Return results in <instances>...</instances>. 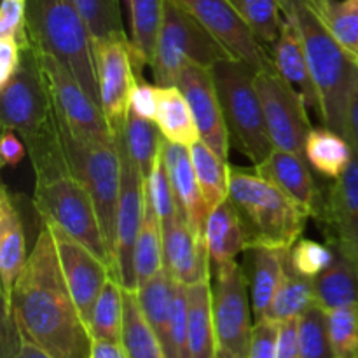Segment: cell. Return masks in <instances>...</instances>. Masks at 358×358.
Masks as SVG:
<instances>
[{"label":"cell","mask_w":358,"mask_h":358,"mask_svg":"<svg viewBox=\"0 0 358 358\" xmlns=\"http://www.w3.org/2000/svg\"><path fill=\"white\" fill-rule=\"evenodd\" d=\"M3 311H13L21 334L52 358H91L93 336L66 287L44 220Z\"/></svg>","instance_id":"6da1fadb"},{"label":"cell","mask_w":358,"mask_h":358,"mask_svg":"<svg viewBox=\"0 0 358 358\" xmlns=\"http://www.w3.org/2000/svg\"><path fill=\"white\" fill-rule=\"evenodd\" d=\"M35 171L34 203L42 220L83 241L112 268L114 262L98 219L96 206L86 185L70 168L56 128L48 135L24 143Z\"/></svg>","instance_id":"7a4b0ae2"},{"label":"cell","mask_w":358,"mask_h":358,"mask_svg":"<svg viewBox=\"0 0 358 358\" xmlns=\"http://www.w3.org/2000/svg\"><path fill=\"white\" fill-rule=\"evenodd\" d=\"M280 9L296 24L317 87L322 124L346 136L350 98L358 80V63L338 41L308 0H280Z\"/></svg>","instance_id":"3957f363"},{"label":"cell","mask_w":358,"mask_h":358,"mask_svg":"<svg viewBox=\"0 0 358 358\" xmlns=\"http://www.w3.org/2000/svg\"><path fill=\"white\" fill-rule=\"evenodd\" d=\"M31 48L58 59L100 105L94 38L76 0H27Z\"/></svg>","instance_id":"277c9868"},{"label":"cell","mask_w":358,"mask_h":358,"mask_svg":"<svg viewBox=\"0 0 358 358\" xmlns=\"http://www.w3.org/2000/svg\"><path fill=\"white\" fill-rule=\"evenodd\" d=\"M229 199L247 224L252 247L268 245L290 250L310 219L299 203L254 170L231 168Z\"/></svg>","instance_id":"5b68a950"},{"label":"cell","mask_w":358,"mask_h":358,"mask_svg":"<svg viewBox=\"0 0 358 358\" xmlns=\"http://www.w3.org/2000/svg\"><path fill=\"white\" fill-rule=\"evenodd\" d=\"M210 70L215 80L231 143H234L254 166L262 163L275 147L266 128L261 98L255 87V70L234 58L222 59Z\"/></svg>","instance_id":"8992f818"},{"label":"cell","mask_w":358,"mask_h":358,"mask_svg":"<svg viewBox=\"0 0 358 358\" xmlns=\"http://www.w3.org/2000/svg\"><path fill=\"white\" fill-rule=\"evenodd\" d=\"M227 58L233 56L189 10L177 0H164L163 23L150 63L156 86H177L178 73L187 62L212 69Z\"/></svg>","instance_id":"52a82bcc"},{"label":"cell","mask_w":358,"mask_h":358,"mask_svg":"<svg viewBox=\"0 0 358 358\" xmlns=\"http://www.w3.org/2000/svg\"><path fill=\"white\" fill-rule=\"evenodd\" d=\"M58 128L70 168L86 185L96 206L98 219L114 262L115 217L121 191V159L117 147L115 142H101L73 135L59 121Z\"/></svg>","instance_id":"ba28073f"},{"label":"cell","mask_w":358,"mask_h":358,"mask_svg":"<svg viewBox=\"0 0 358 358\" xmlns=\"http://www.w3.org/2000/svg\"><path fill=\"white\" fill-rule=\"evenodd\" d=\"M0 90L3 129L16 131L28 143L56 128V112L48 80L34 48L24 49L17 70Z\"/></svg>","instance_id":"9c48e42d"},{"label":"cell","mask_w":358,"mask_h":358,"mask_svg":"<svg viewBox=\"0 0 358 358\" xmlns=\"http://www.w3.org/2000/svg\"><path fill=\"white\" fill-rule=\"evenodd\" d=\"M254 80L273 147L306 157L304 147L313 128L304 98L280 76L273 63L255 70Z\"/></svg>","instance_id":"30bf717a"},{"label":"cell","mask_w":358,"mask_h":358,"mask_svg":"<svg viewBox=\"0 0 358 358\" xmlns=\"http://www.w3.org/2000/svg\"><path fill=\"white\" fill-rule=\"evenodd\" d=\"M121 159V191H119L117 217H115L114 276L122 289L136 292L135 245L145 213V178L131 159L124 142V129L114 135Z\"/></svg>","instance_id":"8fae6325"},{"label":"cell","mask_w":358,"mask_h":358,"mask_svg":"<svg viewBox=\"0 0 358 358\" xmlns=\"http://www.w3.org/2000/svg\"><path fill=\"white\" fill-rule=\"evenodd\" d=\"M213 269V320L219 348L234 358H247L254 327L248 278L236 261L215 266Z\"/></svg>","instance_id":"7c38bea8"},{"label":"cell","mask_w":358,"mask_h":358,"mask_svg":"<svg viewBox=\"0 0 358 358\" xmlns=\"http://www.w3.org/2000/svg\"><path fill=\"white\" fill-rule=\"evenodd\" d=\"M37 52V51H35ZM51 93L56 117L73 135L83 138L114 142L110 124L100 105L90 96L83 84L62 63L49 55L37 52Z\"/></svg>","instance_id":"4fadbf2b"},{"label":"cell","mask_w":358,"mask_h":358,"mask_svg":"<svg viewBox=\"0 0 358 358\" xmlns=\"http://www.w3.org/2000/svg\"><path fill=\"white\" fill-rule=\"evenodd\" d=\"M94 65H96L100 107L110 124L112 135L122 131L129 112L135 77V55L131 41L126 34L108 35L94 41Z\"/></svg>","instance_id":"5bb4252c"},{"label":"cell","mask_w":358,"mask_h":358,"mask_svg":"<svg viewBox=\"0 0 358 358\" xmlns=\"http://www.w3.org/2000/svg\"><path fill=\"white\" fill-rule=\"evenodd\" d=\"M185 10L192 14L233 58L245 62L254 70L271 65L264 44L257 41L243 17L238 14L231 0H177Z\"/></svg>","instance_id":"9a60e30c"},{"label":"cell","mask_w":358,"mask_h":358,"mask_svg":"<svg viewBox=\"0 0 358 358\" xmlns=\"http://www.w3.org/2000/svg\"><path fill=\"white\" fill-rule=\"evenodd\" d=\"M48 224V222H45ZM55 240L63 278L86 324L105 283L114 276L112 268L90 247L59 227L48 224Z\"/></svg>","instance_id":"2e32d148"},{"label":"cell","mask_w":358,"mask_h":358,"mask_svg":"<svg viewBox=\"0 0 358 358\" xmlns=\"http://www.w3.org/2000/svg\"><path fill=\"white\" fill-rule=\"evenodd\" d=\"M177 86L184 93L194 115L199 140L212 147L222 159H227L231 138L212 70L198 63L187 62L178 73Z\"/></svg>","instance_id":"e0dca14e"},{"label":"cell","mask_w":358,"mask_h":358,"mask_svg":"<svg viewBox=\"0 0 358 358\" xmlns=\"http://www.w3.org/2000/svg\"><path fill=\"white\" fill-rule=\"evenodd\" d=\"M164 268L184 285L210 278V255L205 234L189 226L184 215L163 222Z\"/></svg>","instance_id":"ac0fdd59"},{"label":"cell","mask_w":358,"mask_h":358,"mask_svg":"<svg viewBox=\"0 0 358 358\" xmlns=\"http://www.w3.org/2000/svg\"><path fill=\"white\" fill-rule=\"evenodd\" d=\"M318 219L331 227L332 247L341 248L358 262V156L355 152L345 173L336 178L329 189Z\"/></svg>","instance_id":"d6986e66"},{"label":"cell","mask_w":358,"mask_h":358,"mask_svg":"<svg viewBox=\"0 0 358 358\" xmlns=\"http://www.w3.org/2000/svg\"><path fill=\"white\" fill-rule=\"evenodd\" d=\"M254 171L282 189L294 201L299 203L310 213V217L318 219L322 215L325 198L315 184L306 157L287 150L273 149L262 163L255 164Z\"/></svg>","instance_id":"ffe728a7"},{"label":"cell","mask_w":358,"mask_h":358,"mask_svg":"<svg viewBox=\"0 0 358 358\" xmlns=\"http://www.w3.org/2000/svg\"><path fill=\"white\" fill-rule=\"evenodd\" d=\"M161 152H163L164 164H166L171 187H173L182 215L185 217L189 226L196 233L205 234V224L210 215V210L206 206L205 198H203L198 177H196L194 166H192L191 150L180 143L168 142L163 136Z\"/></svg>","instance_id":"44dd1931"},{"label":"cell","mask_w":358,"mask_h":358,"mask_svg":"<svg viewBox=\"0 0 358 358\" xmlns=\"http://www.w3.org/2000/svg\"><path fill=\"white\" fill-rule=\"evenodd\" d=\"M271 59L280 76L304 98L308 108L320 115L317 87H315L313 77H311L310 66H308L303 41H301L296 24L285 16H283L280 37L271 45Z\"/></svg>","instance_id":"7402d4cb"},{"label":"cell","mask_w":358,"mask_h":358,"mask_svg":"<svg viewBox=\"0 0 358 358\" xmlns=\"http://www.w3.org/2000/svg\"><path fill=\"white\" fill-rule=\"evenodd\" d=\"M205 243L213 268L236 261L238 254L252 247L247 224L229 198L210 212L205 224Z\"/></svg>","instance_id":"603a6c76"},{"label":"cell","mask_w":358,"mask_h":358,"mask_svg":"<svg viewBox=\"0 0 358 358\" xmlns=\"http://www.w3.org/2000/svg\"><path fill=\"white\" fill-rule=\"evenodd\" d=\"M27 243L24 229L14 199L3 185L0 191V280L2 301L9 303L17 278L27 266Z\"/></svg>","instance_id":"cb8c5ba5"},{"label":"cell","mask_w":358,"mask_h":358,"mask_svg":"<svg viewBox=\"0 0 358 358\" xmlns=\"http://www.w3.org/2000/svg\"><path fill=\"white\" fill-rule=\"evenodd\" d=\"M289 252L285 248L254 245L247 250V261L250 262V299L254 322L268 317L275 294L283 278Z\"/></svg>","instance_id":"d4e9b609"},{"label":"cell","mask_w":358,"mask_h":358,"mask_svg":"<svg viewBox=\"0 0 358 358\" xmlns=\"http://www.w3.org/2000/svg\"><path fill=\"white\" fill-rule=\"evenodd\" d=\"M187 287L189 346L192 358H215L219 343L213 320L212 280L192 283Z\"/></svg>","instance_id":"484cf974"},{"label":"cell","mask_w":358,"mask_h":358,"mask_svg":"<svg viewBox=\"0 0 358 358\" xmlns=\"http://www.w3.org/2000/svg\"><path fill=\"white\" fill-rule=\"evenodd\" d=\"M336 248V247H334ZM317 306L325 311L358 304V262L341 248H336L331 268L315 278Z\"/></svg>","instance_id":"4316f807"},{"label":"cell","mask_w":358,"mask_h":358,"mask_svg":"<svg viewBox=\"0 0 358 358\" xmlns=\"http://www.w3.org/2000/svg\"><path fill=\"white\" fill-rule=\"evenodd\" d=\"M154 122L168 142L191 147L199 140L194 115L178 86H157V112Z\"/></svg>","instance_id":"83f0119b"},{"label":"cell","mask_w":358,"mask_h":358,"mask_svg":"<svg viewBox=\"0 0 358 358\" xmlns=\"http://www.w3.org/2000/svg\"><path fill=\"white\" fill-rule=\"evenodd\" d=\"M306 161L311 168L318 171L322 177L336 178L341 177L353 161V149L348 138L331 128H313L306 138Z\"/></svg>","instance_id":"f1b7e54d"},{"label":"cell","mask_w":358,"mask_h":358,"mask_svg":"<svg viewBox=\"0 0 358 358\" xmlns=\"http://www.w3.org/2000/svg\"><path fill=\"white\" fill-rule=\"evenodd\" d=\"M173 276L164 268L154 278L145 282L136 289V299L145 315L147 322L156 332L157 339L163 345L164 353H168L170 345V322H171V304H173ZM168 358V357H166Z\"/></svg>","instance_id":"f546056e"},{"label":"cell","mask_w":358,"mask_h":358,"mask_svg":"<svg viewBox=\"0 0 358 358\" xmlns=\"http://www.w3.org/2000/svg\"><path fill=\"white\" fill-rule=\"evenodd\" d=\"M129 21H131V48L136 69L150 65L156 55L157 38L163 23L164 0H129Z\"/></svg>","instance_id":"4dcf8cb0"},{"label":"cell","mask_w":358,"mask_h":358,"mask_svg":"<svg viewBox=\"0 0 358 358\" xmlns=\"http://www.w3.org/2000/svg\"><path fill=\"white\" fill-rule=\"evenodd\" d=\"M189 150H191L192 166H194L198 184L201 187V194L212 212L229 198L231 168L227 166V159H222L203 140L192 143Z\"/></svg>","instance_id":"1f68e13d"},{"label":"cell","mask_w":358,"mask_h":358,"mask_svg":"<svg viewBox=\"0 0 358 358\" xmlns=\"http://www.w3.org/2000/svg\"><path fill=\"white\" fill-rule=\"evenodd\" d=\"M313 306H317L315 278L301 275L287 259L283 278L266 318H273L276 322L292 320V318H299Z\"/></svg>","instance_id":"d6a6232c"},{"label":"cell","mask_w":358,"mask_h":358,"mask_svg":"<svg viewBox=\"0 0 358 358\" xmlns=\"http://www.w3.org/2000/svg\"><path fill=\"white\" fill-rule=\"evenodd\" d=\"M135 278L136 289L149 282L150 278L164 269V250H163V222L157 217L156 210L150 205L145 192V213L140 227L138 240L135 245Z\"/></svg>","instance_id":"836d02e7"},{"label":"cell","mask_w":358,"mask_h":358,"mask_svg":"<svg viewBox=\"0 0 358 358\" xmlns=\"http://www.w3.org/2000/svg\"><path fill=\"white\" fill-rule=\"evenodd\" d=\"M122 345L128 358H166L163 345L147 322L135 292L124 290Z\"/></svg>","instance_id":"e575fe53"},{"label":"cell","mask_w":358,"mask_h":358,"mask_svg":"<svg viewBox=\"0 0 358 358\" xmlns=\"http://www.w3.org/2000/svg\"><path fill=\"white\" fill-rule=\"evenodd\" d=\"M93 339L122 341L124 327V289L115 276H110L98 296L87 322Z\"/></svg>","instance_id":"d590c367"},{"label":"cell","mask_w":358,"mask_h":358,"mask_svg":"<svg viewBox=\"0 0 358 358\" xmlns=\"http://www.w3.org/2000/svg\"><path fill=\"white\" fill-rule=\"evenodd\" d=\"M320 20L358 63V0H308Z\"/></svg>","instance_id":"8d00e7d4"},{"label":"cell","mask_w":358,"mask_h":358,"mask_svg":"<svg viewBox=\"0 0 358 358\" xmlns=\"http://www.w3.org/2000/svg\"><path fill=\"white\" fill-rule=\"evenodd\" d=\"M124 142L129 156L138 166L142 177L147 180L154 163H156V157L161 152L163 135H161L159 128L150 119L140 117L138 114L129 110L124 126Z\"/></svg>","instance_id":"74e56055"},{"label":"cell","mask_w":358,"mask_h":358,"mask_svg":"<svg viewBox=\"0 0 358 358\" xmlns=\"http://www.w3.org/2000/svg\"><path fill=\"white\" fill-rule=\"evenodd\" d=\"M259 42L271 48L280 37L283 14L280 0H231Z\"/></svg>","instance_id":"f35d334b"},{"label":"cell","mask_w":358,"mask_h":358,"mask_svg":"<svg viewBox=\"0 0 358 358\" xmlns=\"http://www.w3.org/2000/svg\"><path fill=\"white\" fill-rule=\"evenodd\" d=\"M299 350L301 358H334L324 308L313 306L299 317Z\"/></svg>","instance_id":"ab89813d"},{"label":"cell","mask_w":358,"mask_h":358,"mask_svg":"<svg viewBox=\"0 0 358 358\" xmlns=\"http://www.w3.org/2000/svg\"><path fill=\"white\" fill-rule=\"evenodd\" d=\"M334 358H358V304L327 311Z\"/></svg>","instance_id":"60d3db41"},{"label":"cell","mask_w":358,"mask_h":358,"mask_svg":"<svg viewBox=\"0 0 358 358\" xmlns=\"http://www.w3.org/2000/svg\"><path fill=\"white\" fill-rule=\"evenodd\" d=\"M161 145H163V143H161ZM145 192L150 205L154 206L157 217L161 219V222H166V220L173 219V217L182 215L180 208H178L177 198H175L173 187H171V180L170 175H168L166 164H164L163 152H159V156L156 157L152 171H150V175L147 177Z\"/></svg>","instance_id":"b9f144b4"},{"label":"cell","mask_w":358,"mask_h":358,"mask_svg":"<svg viewBox=\"0 0 358 358\" xmlns=\"http://www.w3.org/2000/svg\"><path fill=\"white\" fill-rule=\"evenodd\" d=\"M76 3L86 20L94 41L108 35L126 34L119 0H76Z\"/></svg>","instance_id":"7bdbcfd3"},{"label":"cell","mask_w":358,"mask_h":358,"mask_svg":"<svg viewBox=\"0 0 358 358\" xmlns=\"http://www.w3.org/2000/svg\"><path fill=\"white\" fill-rule=\"evenodd\" d=\"M336 259V248L327 247L324 243H318L313 240H297L296 245L290 248L289 252V261L290 264L299 271L301 275L310 276V278H317Z\"/></svg>","instance_id":"ee69618b"},{"label":"cell","mask_w":358,"mask_h":358,"mask_svg":"<svg viewBox=\"0 0 358 358\" xmlns=\"http://www.w3.org/2000/svg\"><path fill=\"white\" fill-rule=\"evenodd\" d=\"M0 37L14 38L23 51L31 48L27 31V0H3L0 10Z\"/></svg>","instance_id":"f6af8a7d"},{"label":"cell","mask_w":358,"mask_h":358,"mask_svg":"<svg viewBox=\"0 0 358 358\" xmlns=\"http://www.w3.org/2000/svg\"><path fill=\"white\" fill-rule=\"evenodd\" d=\"M278 334L280 322L273 320V318L255 320L254 327H252L247 358H276Z\"/></svg>","instance_id":"bcb514c9"},{"label":"cell","mask_w":358,"mask_h":358,"mask_svg":"<svg viewBox=\"0 0 358 358\" xmlns=\"http://www.w3.org/2000/svg\"><path fill=\"white\" fill-rule=\"evenodd\" d=\"M129 110L138 114L140 117L156 121L157 112V86L145 83V80H136L133 87L131 100H129Z\"/></svg>","instance_id":"7dc6e473"},{"label":"cell","mask_w":358,"mask_h":358,"mask_svg":"<svg viewBox=\"0 0 358 358\" xmlns=\"http://www.w3.org/2000/svg\"><path fill=\"white\" fill-rule=\"evenodd\" d=\"M23 56V48L14 38L0 37V87L9 83L17 70Z\"/></svg>","instance_id":"c3c4849f"},{"label":"cell","mask_w":358,"mask_h":358,"mask_svg":"<svg viewBox=\"0 0 358 358\" xmlns=\"http://www.w3.org/2000/svg\"><path fill=\"white\" fill-rule=\"evenodd\" d=\"M276 358H301L299 350V318L280 322Z\"/></svg>","instance_id":"681fc988"},{"label":"cell","mask_w":358,"mask_h":358,"mask_svg":"<svg viewBox=\"0 0 358 358\" xmlns=\"http://www.w3.org/2000/svg\"><path fill=\"white\" fill-rule=\"evenodd\" d=\"M24 154H27V145L20 138V135L16 131H10V129H3L2 143H0L2 163L6 166H16V164L21 163Z\"/></svg>","instance_id":"f907efd6"},{"label":"cell","mask_w":358,"mask_h":358,"mask_svg":"<svg viewBox=\"0 0 358 358\" xmlns=\"http://www.w3.org/2000/svg\"><path fill=\"white\" fill-rule=\"evenodd\" d=\"M346 138H348L353 152L358 156V80L352 93V98H350L348 115H346Z\"/></svg>","instance_id":"816d5d0a"},{"label":"cell","mask_w":358,"mask_h":358,"mask_svg":"<svg viewBox=\"0 0 358 358\" xmlns=\"http://www.w3.org/2000/svg\"><path fill=\"white\" fill-rule=\"evenodd\" d=\"M91 358H128L122 341H108V339H93Z\"/></svg>","instance_id":"f5cc1de1"},{"label":"cell","mask_w":358,"mask_h":358,"mask_svg":"<svg viewBox=\"0 0 358 358\" xmlns=\"http://www.w3.org/2000/svg\"><path fill=\"white\" fill-rule=\"evenodd\" d=\"M9 358H52V357L48 355L44 350H41L37 345H34L30 339H27L23 336L17 350Z\"/></svg>","instance_id":"db71d44e"},{"label":"cell","mask_w":358,"mask_h":358,"mask_svg":"<svg viewBox=\"0 0 358 358\" xmlns=\"http://www.w3.org/2000/svg\"><path fill=\"white\" fill-rule=\"evenodd\" d=\"M215 358H234L233 355H229V353L227 352H224V350H220L219 348V353H217V357Z\"/></svg>","instance_id":"11a10c76"},{"label":"cell","mask_w":358,"mask_h":358,"mask_svg":"<svg viewBox=\"0 0 358 358\" xmlns=\"http://www.w3.org/2000/svg\"><path fill=\"white\" fill-rule=\"evenodd\" d=\"M124 2H126V6H128V2H129V0H124Z\"/></svg>","instance_id":"9f6ffc18"}]
</instances>
